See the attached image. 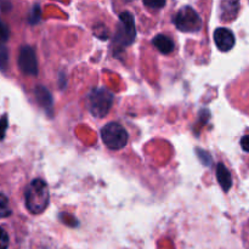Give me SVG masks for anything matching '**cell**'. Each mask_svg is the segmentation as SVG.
Segmentation results:
<instances>
[{
  "label": "cell",
  "instance_id": "obj_1",
  "mask_svg": "<svg viewBox=\"0 0 249 249\" xmlns=\"http://www.w3.org/2000/svg\"><path fill=\"white\" fill-rule=\"evenodd\" d=\"M26 207L32 214H41L49 206L50 194L46 182L41 179H36L29 184L26 190Z\"/></svg>",
  "mask_w": 249,
  "mask_h": 249
},
{
  "label": "cell",
  "instance_id": "obj_2",
  "mask_svg": "<svg viewBox=\"0 0 249 249\" xmlns=\"http://www.w3.org/2000/svg\"><path fill=\"white\" fill-rule=\"evenodd\" d=\"M113 94L105 88H96L89 96L90 112L96 118H104L113 104Z\"/></svg>",
  "mask_w": 249,
  "mask_h": 249
},
{
  "label": "cell",
  "instance_id": "obj_3",
  "mask_svg": "<svg viewBox=\"0 0 249 249\" xmlns=\"http://www.w3.org/2000/svg\"><path fill=\"white\" fill-rule=\"evenodd\" d=\"M136 29H135V19L134 16L129 11H124L119 15L118 29L114 36V43L121 48L131 45L135 40Z\"/></svg>",
  "mask_w": 249,
  "mask_h": 249
},
{
  "label": "cell",
  "instance_id": "obj_4",
  "mask_svg": "<svg viewBox=\"0 0 249 249\" xmlns=\"http://www.w3.org/2000/svg\"><path fill=\"white\" fill-rule=\"evenodd\" d=\"M101 138L105 145L111 150H122L128 143V133L116 122L106 124L101 130Z\"/></svg>",
  "mask_w": 249,
  "mask_h": 249
},
{
  "label": "cell",
  "instance_id": "obj_5",
  "mask_svg": "<svg viewBox=\"0 0 249 249\" xmlns=\"http://www.w3.org/2000/svg\"><path fill=\"white\" fill-rule=\"evenodd\" d=\"M174 23L181 32H198L202 28V18L196 10L190 6H184L178 11Z\"/></svg>",
  "mask_w": 249,
  "mask_h": 249
},
{
  "label": "cell",
  "instance_id": "obj_6",
  "mask_svg": "<svg viewBox=\"0 0 249 249\" xmlns=\"http://www.w3.org/2000/svg\"><path fill=\"white\" fill-rule=\"evenodd\" d=\"M18 67L26 75L36 77L38 75V61L36 53L31 46H23L19 50Z\"/></svg>",
  "mask_w": 249,
  "mask_h": 249
},
{
  "label": "cell",
  "instance_id": "obj_7",
  "mask_svg": "<svg viewBox=\"0 0 249 249\" xmlns=\"http://www.w3.org/2000/svg\"><path fill=\"white\" fill-rule=\"evenodd\" d=\"M214 41L220 51H230L235 46V34L228 28H218L214 32Z\"/></svg>",
  "mask_w": 249,
  "mask_h": 249
},
{
  "label": "cell",
  "instance_id": "obj_8",
  "mask_svg": "<svg viewBox=\"0 0 249 249\" xmlns=\"http://www.w3.org/2000/svg\"><path fill=\"white\" fill-rule=\"evenodd\" d=\"M216 179H218V182L221 186V189L225 192H228L231 189V186H232L231 173L229 172V169L223 163H219L218 167H216Z\"/></svg>",
  "mask_w": 249,
  "mask_h": 249
},
{
  "label": "cell",
  "instance_id": "obj_9",
  "mask_svg": "<svg viewBox=\"0 0 249 249\" xmlns=\"http://www.w3.org/2000/svg\"><path fill=\"white\" fill-rule=\"evenodd\" d=\"M152 43L160 50V53H164V55H168V53H170L174 50V43L172 41V39L167 36H163V34L156 36L153 38Z\"/></svg>",
  "mask_w": 249,
  "mask_h": 249
},
{
  "label": "cell",
  "instance_id": "obj_10",
  "mask_svg": "<svg viewBox=\"0 0 249 249\" xmlns=\"http://www.w3.org/2000/svg\"><path fill=\"white\" fill-rule=\"evenodd\" d=\"M240 4L236 1H224L221 4V17L224 21H232L237 16Z\"/></svg>",
  "mask_w": 249,
  "mask_h": 249
},
{
  "label": "cell",
  "instance_id": "obj_11",
  "mask_svg": "<svg viewBox=\"0 0 249 249\" xmlns=\"http://www.w3.org/2000/svg\"><path fill=\"white\" fill-rule=\"evenodd\" d=\"M36 100H38V102L41 105V106H44L45 108L53 106V99H51L50 92H49L46 89H44L43 87H39L38 89L36 90Z\"/></svg>",
  "mask_w": 249,
  "mask_h": 249
},
{
  "label": "cell",
  "instance_id": "obj_12",
  "mask_svg": "<svg viewBox=\"0 0 249 249\" xmlns=\"http://www.w3.org/2000/svg\"><path fill=\"white\" fill-rule=\"evenodd\" d=\"M11 215V208H10L9 199L5 195L0 194V219L7 218Z\"/></svg>",
  "mask_w": 249,
  "mask_h": 249
},
{
  "label": "cell",
  "instance_id": "obj_13",
  "mask_svg": "<svg viewBox=\"0 0 249 249\" xmlns=\"http://www.w3.org/2000/svg\"><path fill=\"white\" fill-rule=\"evenodd\" d=\"M9 36H10L9 27L6 26V23H4V22L0 19V46H2L7 40H9Z\"/></svg>",
  "mask_w": 249,
  "mask_h": 249
},
{
  "label": "cell",
  "instance_id": "obj_14",
  "mask_svg": "<svg viewBox=\"0 0 249 249\" xmlns=\"http://www.w3.org/2000/svg\"><path fill=\"white\" fill-rule=\"evenodd\" d=\"M9 247V235L2 228H0V249H7Z\"/></svg>",
  "mask_w": 249,
  "mask_h": 249
},
{
  "label": "cell",
  "instance_id": "obj_15",
  "mask_svg": "<svg viewBox=\"0 0 249 249\" xmlns=\"http://www.w3.org/2000/svg\"><path fill=\"white\" fill-rule=\"evenodd\" d=\"M7 58H9V53H7L6 49L4 46H0V70H4L6 67Z\"/></svg>",
  "mask_w": 249,
  "mask_h": 249
},
{
  "label": "cell",
  "instance_id": "obj_16",
  "mask_svg": "<svg viewBox=\"0 0 249 249\" xmlns=\"http://www.w3.org/2000/svg\"><path fill=\"white\" fill-rule=\"evenodd\" d=\"M7 129V116L4 114V116L0 118V140L5 138V134H6Z\"/></svg>",
  "mask_w": 249,
  "mask_h": 249
},
{
  "label": "cell",
  "instance_id": "obj_17",
  "mask_svg": "<svg viewBox=\"0 0 249 249\" xmlns=\"http://www.w3.org/2000/svg\"><path fill=\"white\" fill-rule=\"evenodd\" d=\"M32 14H33V16H29V22H31V23H36V22H39V17H40V10H39V6L34 7Z\"/></svg>",
  "mask_w": 249,
  "mask_h": 249
},
{
  "label": "cell",
  "instance_id": "obj_18",
  "mask_svg": "<svg viewBox=\"0 0 249 249\" xmlns=\"http://www.w3.org/2000/svg\"><path fill=\"white\" fill-rule=\"evenodd\" d=\"M143 4L146 5V6L151 7V9H153V7H157V9H160V7H163L165 5L164 1H145Z\"/></svg>",
  "mask_w": 249,
  "mask_h": 249
},
{
  "label": "cell",
  "instance_id": "obj_19",
  "mask_svg": "<svg viewBox=\"0 0 249 249\" xmlns=\"http://www.w3.org/2000/svg\"><path fill=\"white\" fill-rule=\"evenodd\" d=\"M241 146L246 152H249V135H245L241 139Z\"/></svg>",
  "mask_w": 249,
  "mask_h": 249
}]
</instances>
